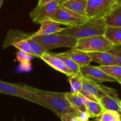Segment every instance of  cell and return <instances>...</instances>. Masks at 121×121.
I'll list each match as a JSON object with an SVG mask.
<instances>
[{
    "label": "cell",
    "mask_w": 121,
    "mask_h": 121,
    "mask_svg": "<svg viewBox=\"0 0 121 121\" xmlns=\"http://www.w3.org/2000/svg\"><path fill=\"white\" fill-rule=\"evenodd\" d=\"M21 86L25 89L36 93L39 99L48 106L49 110L55 113L59 118L64 114H77L76 110L68 102L65 96V93L42 90L24 84H21Z\"/></svg>",
    "instance_id": "6da1fadb"
},
{
    "label": "cell",
    "mask_w": 121,
    "mask_h": 121,
    "mask_svg": "<svg viewBox=\"0 0 121 121\" xmlns=\"http://www.w3.org/2000/svg\"><path fill=\"white\" fill-rule=\"evenodd\" d=\"M106 28L104 18L88 19L80 25L64 28L58 33L69 36L78 40L88 37L104 35Z\"/></svg>",
    "instance_id": "7a4b0ae2"
},
{
    "label": "cell",
    "mask_w": 121,
    "mask_h": 121,
    "mask_svg": "<svg viewBox=\"0 0 121 121\" xmlns=\"http://www.w3.org/2000/svg\"><path fill=\"white\" fill-rule=\"evenodd\" d=\"M32 39L39 43L48 52L58 48L66 47L72 49L76 45L77 42V39L75 38L58 33L35 37L32 38Z\"/></svg>",
    "instance_id": "3957f363"
},
{
    "label": "cell",
    "mask_w": 121,
    "mask_h": 121,
    "mask_svg": "<svg viewBox=\"0 0 121 121\" xmlns=\"http://www.w3.org/2000/svg\"><path fill=\"white\" fill-rule=\"evenodd\" d=\"M0 93L21 97L49 109L48 106L39 99L36 93L24 88L21 84L10 83L0 80Z\"/></svg>",
    "instance_id": "277c9868"
},
{
    "label": "cell",
    "mask_w": 121,
    "mask_h": 121,
    "mask_svg": "<svg viewBox=\"0 0 121 121\" xmlns=\"http://www.w3.org/2000/svg\"><path fill=\"white\" fill-rule=\"evenodd\" d=\"M113 44L104 36H96L78 39L76 45L72 49L90 53V52H107Z\"/></svg>",
    "instance_id": "5b68a950"
},
{
    "label": "cell",
    "mask_w": 121,
    "mask_h": 121,
    "mask_svg": "<svg viewBox=\"0 0 121 121\" xmlns=\"http://www.w3.org/2000/svg\"><path fill=\"white\" fill-rule=\"evenodd\" d=\"M116 4V0H87L86 16L88 19L104 18Z\"/></svg>",
    "instance_id": "8992f818"
},
{
    "label": "cell",
    "mask_w": 121,
    "mask_h": 121,
    "mask_svg": "<svg viewBox=\"0 0 121 121\" xmlns=\"http://www.w3.org/2000/svg\"><path fill=\"white\" fill-rule=\"evenodd\" d=\"M50 20L59 24L73 27L80 25L88 20L86 16L77 14L60 5Z\"/></svg>",
    "instance_id": "52a82bcc"
},
{
    "label": "cell",
    "mask_w": 121,
    "mask_h": 121,
    "mask_svg": "<svg viewBox=\"0 0 121 121\" xmlns=\"http://www.w3.org/2000/svg\"><path fill=\"white\" fill-rule=\"evenodd\" d=\"M60 5L58 0H55L46 5H38L30 12V16L33 23L40 24L43 21L50 20Z\"/></svg>",
    "instance_id": "ba28073f"
},
{
    "label": "cell",
    "mask_w": 121,
    "mask_h": 121,
    "mask_svg": "<svg viewBox=\"0 0 121 121\" xmlns=\"http://www.w3.org/2000/svg\"><path fill=\"white\" fill-rule=\"evenodd\" d=\"M82 87L88 91L93 96H95L99 102L102 97L106 95L118 97L117 93L113 88L103 86L100 82L91 81L83 77L82 78Z\"/></svg>",
    "instance_id": "9c48e42d"
},
{
    "label": "cell",
    "mask_w": 121,
    "mask_h": 121,
    "mask_svg": "<svg viewBox=\"0 0 121 121\" xmlns=\"http://www.w3.org/2000/svg\"><path fill=\"white\" fill-rule=\"evenodd\" d=\"M80 73L83 77L97 82H117L114 78L100 69L99 67L88 65L80 67Z\"/></svg>",
    "instance_id": "30bf717a"
},
{
    "label": "cell",
    "mask_w": 121,
    "mask_h": 121,
    "mask_svg": "<svg viewBox=\"0 0 121 121\" xmlns=\"http://www.w3.org/2000/svg\"><path fill=\"white\" fill-rule=\"evenodd\" d=\"M40 58H41L44 62H46L51 67L60 73L65 74L67 76L69 77L74 74L73 72L67 67L62 59L58 58L56 56L52 54L51 52H46L41 56Z\"/></svg>",
    "instance_id": "8fae6325"
},
{
    "label": "cell",
    "mask_w": 121,
    "mask_h": 121,
    "mask_svg": "<svg viewBox=\"0 0 121 121\" xmlns=\"http://www.w3.org/2000/svg\"><path fill=\"white\" fill-rule=\"evenodd\" d=\"M40 27L39 30L33 33L30 38L41 36L49 35L60 32L64 28L60 26V24L51 20H46L40 23Z\"/></svg>",
    "instance_id": "7c38bea8"
},
{
    "label": "cell",
    "mask_w": 121,
    "mask_h": 121,
    "mask_svg": "<svg viewBox=\"0 0 121 121\" xmlns=\"http://www.w3.org/2000/svg\"><path fill=\"white\" fill-rule=\"evenodd\" d=\"M65 96L71 106L76 110L77 112L81 111H86V104L88 100L80 93L73 92L65 93Z\"/></svg>",
    "instance_id": "4fadbf2b"
},
{
    "label": "cell",
    "mask_w": 121,
    "mask_h": 121,
    "mask_svg": "<svg viewBox=\"0 0 121 121\" xmlns=\"http://www.w3.org/2000/svg\"><path fill=\"white\" fill-rule=\"evenodd\" d=\"M88 54L92 58V61L97 62L100 65V66L117 65L115 56L109 52H90Z\"/></svg>",
    "instance_id": "5bb4252c"
},
{
    "label": "cell",
    "mask_w": 121,
    "mask_h": 121,
    "mask_svg": "<svg viewBox=\"0 0 121 121\" xmlns=\"http://www.w3.org/2000/svg\"><path fill=\"white\" fill-rule=\"evenodd\" d=\"M66 53L78 65L79 67L90 65L92 58L88 53L80 50L71 49L70 51L66 52Z\"/></svg>",
    "instance_id": "9a60e30c"
},
{
    "label": "cell",
    "mask_w": 121,
    "mask_h": 121,
    "mask_svg": "<svg viewBox=\"0 0 121 121\" xmlns=\"http://www.w3.org/2000/svg\"><path fill=\"white\" fill-rule=\"evenodd\" d=\"M32 33H27L17 30H10L4 40L3 47L4 48L12 46L13 44L19 40L26 39L32 36Z\"/></svg>",
    "instance_id": "2e32d148"
},
{
    "label": "cell",
    "mask_w": 121,
    "mask_h": 121,
    "mask_svg": "<svg viewBox=\"0 0 121 121\" xmlns=\"http://www.w3.org/2000/svg\"><path fill=\"white\" fill-rule=\"evenodd\" d=\"M61 5L75 13L86 16L87 0H68Z\"/></svg>",
    "instance_id": "e0dca14e"
},
{
    "label": "cell",
    "mask_w": 121,
    "mask_h": 121,
    "mask_svg": "<svg viewBox=\"0 0 121 121\" xmlns=\"http://www.w3.org/2000/svg\"><path fill=\"white\" fill-rule=\"evenodd\" d=\"M107 27H121V4H116L104 17Z\"/></svg>",
    "instance_id": "ac0fdd59"
},
{
    "label": "cell",
    "mask_w": 121,
    "mask_h": 121,
    "mask_svg": "<svg viewBox=\"0 0 121 121\" xmlns=\"http://www.w3.org/2000/svg\"><path fill=\"white\" fill-rule=\"evenodd\" d=\"M121 102L119 97L111 96H104L100 99L99 103L102 104L104 110H112L121 112Z\"/></svg>",
    "instance_id": "d6986e66"
},
{
    "label": "cell",
    "mask_w": 121,
    "mask_h": 121,
    "mask_svg": "<svg viewBox=\"0 0 121 121\" xmlns=\"http://www.w3.org/2000/svg\"><path fill=\"white\" fill-rule=\"evenodd\" d=\"M104 36L113 45H121V27H107Z\"/></svg>",
    "instance_id": "ffe728a7"
},
{
    "label": "cell",
    "mask_w": 121,
    "mask_h": 121,
    "mask_svg": "<svg viewBox=\"0 0 121 121\" xmlns=\"http://www.w3.org/2000/svg\"><path fill=\"white\" fill-rule=\"evenodd\" d=\"M51 53L54 55L56 56L58 58L62 59L63 62L65 64L68 68L73 72L74 74H80V67L77 64L74 62V60L66 53V52L64 53Z\"/></svg>",
    "instance_id": "44dd1931"
},
{
    "label": "cell",
    "mask_w": 121,
    "mask_h": 121,
    "mask_svg": "<svg viewBox=\"0 0 121 121\" xmlns=\"http://www.w3.org/2000/svg\"><path fill=\"white\" fill-rule=\"evenodd\" d=\"M99 68L106 74L114 78L119 83H121V66L113 65L109 66H99Z\"/></svg>",
    "instance_id": "7402d4cb"
},
{
    "label": "cell",
    "mask_w": 121,
    "mask_h": 121,
    "mask_svg": "<svg viewBox=\"0 0 121 121\" xmlns=\"http://www.w3.org/2000/svg\"><path fill=\"white\" fill-rule=\"evenodd\" d=\"M87 111L91 118L97 117L104 111V108L99 102L88 100L86 104Z\"/></svg>",
    "instance_id": "603a6c76"
},
{
    "label": "cell",
    "mask_w": 121,
    "mask_h": 121,
    "mask_svg": "<svg viewBox=\"0 0 121 121\" xmlns=\"http://www.w3.org/2000/svg\"><path fill=\"white\" fill-rule=\"evenodd\" d=\"M34 56L22 51H18L17 53L16 58L20 64L22 69L24 71H29L31 69V60Z\"/></svg>",
    "instance_id": "cb8c5ba5"
},
{
    "label": "cell",
    "mask_w": 121,
    "mask_h": 121,
    "mask_svg": "<svg viewBox=\"0 0 121 121\" xmlns=\"http://www.w3.org/2000/svg\"><path fill=\"white\" fill-rule=\"evenodd\" d=\"M82 75L80 74H73L68 77V81L71 85V92L80 93L82 88Z\"/></svg>",
    "instance_id": "d4e9b609"
},
{
    "label": "cell",
    "mask_w": 121,
    "mask_h": 121,
    "mask_svg": "<svg viewBox=\"0 0 121 121\" xmlns=\"http://www.w3.org/2000/svg\"><path fill=\"white\" fill-rule=\"evenodd\" d=\"M26 40H27L29 45H30V48L32 49L34 56L40 58L41 56L45 54V53L48 52L43 46H42L39 43L37 42L36 40H35L32 38H30L29 37V38H27Z\"/></svg>",
    "instance_id": "484cf974"
},
{
    "label": "cell",
    "mask_w": 121,
    "mask_h": 121,
    "mask_svg": "<svg viewBox=\"0 0 121 121\" xmlns=\"http://www.w3.org/2000/svg\"><path fill=\"white\" fill-rule=\"evenodd\" d=\"M119 113L112 110H104L101 115L96 117L99 121H120Z\"/></svg>",
    "instance_id": "4316f807"
},
{
    "label": "cell",
    "mask_w": 121,
    "mask_h": 121,
    "mask_svg": "<svg viewBox=\"0 0 121 121\" xmlns=\"http://www.w3.org/2000/svg\"><path fill=\"white\" fill-rule=\"evenodd\" d=\"M12 46H14L15 48H17L19 51L34 56L32 51V49L30 48V45H29V42L26 40V39L19 40V41L13 44Z\"/></svg>",
    "instance_id": "83f0119b"
},
{
    "label": "cell",
    "mask_w": 121,
    "mask_h": 121,
    "mask_svg": "<svg viewBox=\"0 0 121 121\" xmlns=\"http://www.w3.org/2000/svg\"><path fill=\"white\" fill-rule=\"evenodd\" d=\"M107 52L113 55L116 58L117 65L121 66V45H113L112 47Z\"/></svg>",
    "instance_id": "f1b7e54d"
},
{
    "label": "cell",
    "mask_w": 121,
    "mask_h": 121,
    "mask_svg": "<svg viewBox=\"0 0 121 121\" xmlns=\"http://www.w3.org/2000/svg\"><path fill=\"white\" fill-rule=\"evenodd\" d=\"M61 121H80L77 114L67 113L64 114L60 117Z\"/></svg>",
    "instance_id": "f546056e"
},
{
    "label": "cell",
    "mask_w": 121,
    "mask_h": 121,
    "mask_svg": "<svg viewBox=\"0 0 121 121\" xmlns=\"http://www.w3.org/2000/svg\"><path fill=\"white\" fill-rule=\"evenodd\" d=\"M80 94H81L82 96H83L84 97H86V99H87L88 100L93 101V102H99L95 96H93L88 91L86 90L85 89V88H84L83 87L82 88L81 90L80 91Z\"/></svg>",
    "instance_id": "4dcf8cb0"
},
{
    "label": "cell",
    "mask_w": 121,
    "mask_h": 121,
    "mask_svg": "<svg viewBox=\"0 0 121 121\" xmlns=\"http://www.w3.org/2000/svg\"><path fill=\"white\" fill-rule=\"evenodd\" d=\"M77 116L80 121H89V118L90 117L89 113L87 110L78 112H77Z\"/></svg>",
    "instance_id": "1f68e13d"
},
{
    "label": "cell",
    "mask_w": 121,
    "mask_h": 121,
    "mask_svg": "<svg viewBox=\"0 0 121 121\" xmlns=\"http://www.w3.org/2000/svg\"><path fill=\"white\" fill-rule=\"evenodd\" d=\"M55 0H39V3H38V5H46V4H49L52 3Z\"/></svg>",
    "instance_id": "d6a6232c"
},
{
    "label": "cell",
    "mask_w": 121,
    "mask_h": 121,
    "mask_svg": "<svg viewBox=\"0 0 121 121\" xmlns=\"http://www.w3.org/2000/svg\"><path fill=\"white\" fill-rule=\"evenodd\" d=\"M58 1H59V3H60V5H61L62 3H65V2L67 1H68V0H58Z\"/></svg>",
    "instance_id": "836d02e7"
},
{
    "label": "cell",
    "mask_w": 121,
    "mask_h": 121,
    "mask_svg": "<svg viewBox=\"0 0 121 121\" xmlns=\"http://www.w3.org/2000/svg\"><path fill=\"white\" fill-rule=\"evenodd\" d=\"M3 1H4V0H0V9L1 7L2 6V4H3Z\"/></svg>",
    "instance_id": "e575fe53"
},
{
    "label": "cell",
    "mask_w": 121,
    "mask_h": 121,
    "mask_svg": "<svg viewBox=\"0 0 121 121\" xmlns=\"http://www.w3.org/2000/svg\"><path fill=\"white\" fill-rule=\"evenodd\" d=\"M116 3L117 4H121V0H116Z\"/></svg>",
    "instance_id": "d590c367"
},
{
    "label": "cell",
    "mask_w": 121,
    "mask_h": 121,
    "mask_svg": "<svg viewBox=\"0 0 121 121\" xmlns=\"http://www.w3.org/2000/svg\"><path fill=\"white\" fill-rule=\"evenodd\" d=\"M98 121V120L97 119H94V120H93V121Z\"/></svg>",
    "instance_id": "8d00e7d4"
},
{
    "label": "cell",
    "mask_w": 121,
    "mask_h": 121,
    "mask_svg": "<svg viewBox=\"0 0 121 121\" xmlns=\"http://www.w3.org/2000/svg\"><path fill=\"white\" fill-rule=\"evenodd\" d=\"M120 121H121V117H120Z\"/></svg>",
    "instance_id": "74e56055"
},
{
    "label": "cell",
    "mask_w": 121,
    "mask_h": 121,
    "mask_svg": "<svg viewBox=\"0 0 121 121\" xmlns=\"http://www.w3.org/2000/svg\"></svg>",
    "instance_id": "f35d334b"
},
{
    "label": "cell",
    "mask_w": 121,
    "mask_h": 121,
    "mask_svg": "<svg viewBox=\"0 0 121 121\" xmlns=\"http://www.w3.org/2000/svg\"></svg>",
    "instance_id": "ab89813d"
},
{
    "label": "cell",
    "mask_w": 121,
    "mask_h": 121,
    "mask_svg": "<svg viewBox=\"0 0 121 121\" xmlns=\"http://www.w3.org/2000/svg\"></svg>",
    "instance_id": "60d3db41"
},
{
    "label": "cell",
    "mask_w": 121,
    "mask_h": 121,
    "mask_svg": "<svg viewBox=\"0 0 121 121\" xmlns=\"http://www.w3.org/2000/svg\"></svg>",
    "instance_id": "b9f144b4"
}]
</instances>
